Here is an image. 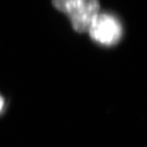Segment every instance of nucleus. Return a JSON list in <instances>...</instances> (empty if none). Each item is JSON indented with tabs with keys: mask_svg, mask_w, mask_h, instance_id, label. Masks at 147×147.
<instances>
[{
	"mask_svg": "<svg viewBox=\"0 0 147 147\" xmlns=\"http://www.w3.org/2000/svg\"><path fill=\"white\" fill-rule=\"evenodd\" d=\"M4 99H3V98L0 96V112L2 111V109H3V107H4Z\"/></svg>",
	"mask_w": 147,
	"mask_h": 147,
	"instance_id": "7ed1b4c3",
	"label": "nucleus"
},
{
	"mask_svg": "<svg viewBox=\"0 0 147 147\" xmlns=\"http://www.w3.org/2000/svg\"><path fill=\"white\" fill-rule=\"evenodd\" d=\"M87 32L98 44L111 46L117 44L121 38L122 27L114 16L98 13L91 22Z\"/></svg>",
	"mask_w": 147,
	"mask_h": 147,
	"instance_id": "f03ea898",
	"label": "nucleus"
},
{
	"mask_svg": "<svg viewBox=\"0 0 147 147\" xmlns=\"http://www.w3.org/2000/svg\"><path fill=\"white\" fill-rule=\"evenodd\" d=\"M54 7L68 16L76 31L84 33L99 13L98 0H52Z\"/></svg>",
	"mask_w": 147,
	"mask_h": 147,
	"instance_id": "f257e3e1",
	"label": "nucleus"
}]
</instances>
